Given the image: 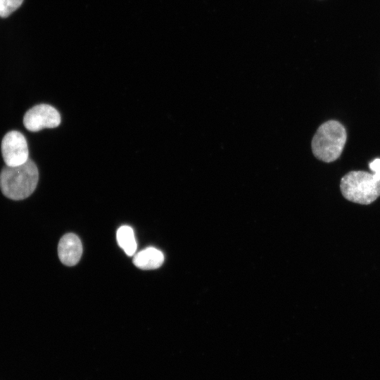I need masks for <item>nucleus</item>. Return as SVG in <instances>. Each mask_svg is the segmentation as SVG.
I'll return each instance as SVG.
<instances>
[{"mask_svg":"<svg viewBox=\"0 0 380 380\" xmlns=\"http://www.w3.org/2000/svg\"><path fill=\"white\" fill-rule=\"evenodd\" d=\"M163 262V253L153 247H148L138 252L133 258L134 265L141 270L157 269Z\"/></svg>","mask_w":380,"mask_h":380,"instance_id":"nucleus-7","label":"nucleus"},{"mask_svg":"<svg viewBox=\"0 0 380 380\" xmlns=\"http://www.w3.org/2000/svg\"><path fill=\"white\" fill-rule=\"evenodd\" d=\"M340 189L346 199L368 205L380 196V180L367 172L351 171L342 177Z\"/></svg>","mask_w":380,"mask_h":380,"instance_id":"nucleus-3","label":"nucleus"},{"mask_svg":"<svg viewBox=\"0 0 380 380\" xmlns=\"http://www.w3.org/2000/svg\"><path fill=\"white\" fill-rule=\"evenodd\" d=\"M346 138V131L342 124L336 120L325 122L319 127L312 138V153L318 160L333 162L341 156Z\"/></svg>","mask_w":380,"mask_h":380,"instance_id":"nucleus-2","label":"nucleus"},{"mask_svg":"<svg viewBox=\"0 0 380 380\" xmlns=\"http://www.w3.org/2000/svg\"><path fill=\"white\" fill-rule=\"evenodd\" d=\"M1 153L7 166L25 163L29 159V151L23 134L15 130L6 134L1 141Z\"/></svg>","mask_w":380,"mask_h":380,"instance_id":"nucleus-4","label":"nucleus"},{"mask_svg":"<svg viewBox=\"0 0 380 380\" xmlns=\"http://www.w3.org/2000/svg\"><path fill=\"white\" fill-rule=\"evenodd\" d=\"M118 245L128 256H132L137 251V242L132 228L127 225L121 226L117 231Z\"/></svg>","mask_w":380,"mask_h":380,"instance_id":"nucleus-8","label":"nucleus"},{"mask_svg":"<svg viewBox=\"0 0 380 380\" xmlns=\"http://www.w3.org/2000/svg\"><path fill=\"white\" fill-rule=\"evenodd\" d=\"M38 179L37 167L28 159L22 165L3 167L0 173V189L6 197L15 201L23 200L33 193Z\"/></svg>","mask_w":380,"mask_h":380,"instance_id":"nucleus-1","label":"nucleus"},{"mask_svg":"<svg viewBox=\"0 0 380 380\" xmlns=\"http://www.w3.org/2000/svg\"><path fill=\"white\" fill-rule=\"evenodd\" d=\"M23 0H0V17L6 18L20 6Z\"/></svg>","mask_w":380,"mask_h":380,"instance_id":"nucleus-9","label":"nucleus"},{"mask_svg":"<svg viewBox=\"0 0 380 380\" xmlns=\"http://www.w3.org/2000/svg\"><path fill=\"white\" fill-rule=\"evenodd\" d=\"M82 254V242L76 234H66L59 241L58 255L63 264L67 266L76 265L80 261Z\"/></svg>","mask_w":380,"mask_h":380,"instance_id":"nucleus-6","label":"nucleus"},{"mask_svg":"<svg viewBox=\"0 0 380 380\" xmlns=\"http://www.w3.org/2000/svg\"><path fill=\"white\" fill-rule=\"evenodd\" d=\"M369 167L374 173L373 176L377 180H380V158H376L369 163Z\"/></svg>","mask_w":380,"mask_h":380,"instance_id":"nucleus-10","label":"nucleus"},{"mask_svg":"<svg viewBox=\"0 0 380 380\" xmlns=\"http://www.w3.org/2000/svg\"><path fill=\"white\" fill-rule=\"evenodd\" d=\"M61 123L58 111L48 104H39L29 109L23 118L25 127L31 132L44 128H55Z\"/></svg>","mask_w":380,"mask_h":380,"instance_id":"nucleus-5","label":"nucleus"}]
</instances>
